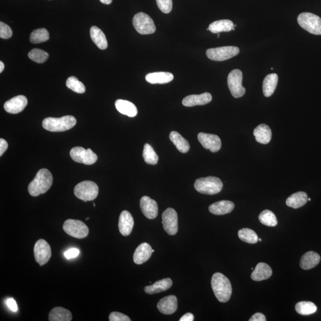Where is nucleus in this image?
<instances>
[{"label":"nucleus","instance_id":"obj_6","mask_svg":"<svg viewBox=\"0 0 321 321\" xmlns=\"http://www.w3.org/2000/svg\"><path fill=\"white\" fill-rule=\"evenodd\" d=\"M297 22L303 29L312 34L321 35V19L311 13H302L297 17Z\"/></svg>","mask_w":321,"mask_h":321},{"label":"nucleus","instance_id":"obj_16","mask_svg":"<svg viewBox=\"0 0 321 321\" xmlns=\"http://www.w3.org/2000/svg\"><path fill=\"white\" fill-rule=\"evenodd\" d=\"M27 105L28 100L26 97L23 95H18L5 102L4 108L5 111L10 114H18L22 112Z\"/></svg>","mask_w":321,"mask_h":321},{"label":"nucleus","instance_id":"obj_27","mask_svg":"<svg viewBox=\"0 0 321 321\" xmlns=\"http://www.w3.org/2000/svg\"><path fill=\"white\" fill-rule=\"evenodd\" d=\"M172 282L170 278L160 279L154 284L145 287V292L148 294H157L169 289L172 286Z\"/></svg>","mask_w":321,"mask_h":321},{"label":"nucleus","instance_id":"obj_17","mask_svg":"<svg viewBox=\"0 0 321 321\" xmlns=\"http://www.w3.org/2000/svg\"><path fill=\"white\" fill-rule=\"evenodd\" d=\"M177 297L169 295L160 299L157 304V308L160 313L165 315L173 314L177 309Z\"/></svg>","mask_w":321,"mask_h":321},{"label":"nucleus","instance_id":"obj_30","mask_svg":"<svg viewBox=\"0 0 321 321\" xmlns=\"http://www.w3.org/2000/svg\"><path fill=\"white\" fill-rule=\"evenodd\" d=\"M308 201V195L304 192H298L291 195L286 200L288 207L297 209L307 203Z\"/></svg>","mask_w":321,"mask_h":321},{"label":"nucleus","instance_id":"obj_4","mask_svg":"<svg viewBox=\"0 0 321 321\" xmlns=\"http://www.w3.org/2000/svg\"><path fill=\"white\" fill-rule=\"evenodd\" d=\"M194 187L202 194L213 195L221 191L223 184L219 178L209 176L196 180Z\"/></svg>","mask_w":321,"mask_h":321},{"label":"nucleus","instance_id":"obj_13","mask_svg":"<svg viewBox=\"0 0 321 321\" xmlns=\"http://www.w3.org/2000/svg\"><path fill=\"white\" fill-rule=\"evenodd\" d=\"M162 219L163 227L166 233L173 236L177 233L178 215L176 211L172 208H167L162 214Z\"/></svg>","mask_w":321,"mask_h":321},{"label":"nucleus","instance_id":"obj_12","mask_svg":"<svg viewBox=\"0 0 321 321\" xmlns=\"http://www.w3.org/2000/svg\"><path fill=\"white\" fill-rule=\"evenodd\" d=\"M34 251L35 261L40 266L46 264L52 257V249L49 243L44 239L36 242Z\"/></svg>","mask_w":321,"mask_h":321},{"label":"nucleus","instance_id":"obj_54","mask_svg":"<svg viewBox=\"0 0 321 321\" xmlns=\"http://www.w3.org/2000/svg\"><path fill=\"white\" fill-rule=\"evenodd\" d=\"M94 207H95V204L94 203Z\"/></svg>","mask_w":321,"mask_h":321},{"label":"nucleus","instance_id":"obj_50","mask_svg":"<svg viewBox=\"0 0 321 321\" xmlns=\"http://www.w3.org/2000/svg\"><path fill=\"white\" fill-rule=\"evenodd\" d=\"M4 69V64L2 61H0V73H2Z\"/></svg>","mask_w":321,"mask_h":321},{"label":"nucleus","instance_id":"obj_38","mask_svg":"<svg viewBox=\"0 0 321 321\" xmlns=\"http://www.w3.org/2000/svg\"><path fill=\"white\" fill-rule=\"evenodd\" d=\"M259 219L261 224L268 227H275L278 224L275 214L272 211L268 210L263 211L260 214Z\"/></svg>","mask_w":321,"mask_h":321},{"label":"nucleus","instance_id":"obj_44","mask_svg":"<svg viewBox=\"0 0 321 321\" xmlns=\"http://www.w3.org/2000/svg\"><path fill=\"white\" fill-rule=\"evenodd\" d=\"M80 254V251L78 249L76 248H71L68 249V251L64 252V255L67 260H70V259L76 258L78 257Z\"/></svg>","mask_w":321,"mask_h":321},{"label":"nucleus","instance_id":"obj_1","mask_svg":"<svg viewBox=\"0 0 321 321\" xmlns=\"http://www.w3.org/2000/svg\"><path fill=\"white\" fill-rule=\"evenodd\" d=\"M53 182V177L51 172L46 168L40 169L37 172L34 179L29 184V194L35 197L44 194L52 187Z\"/></svg>","mask_w":321,"mask_h":321},{"label":"nucleus","instance_id":"obj_40","mask_svg":"<svg viewBox=\"0 0 321 321\" xmlns=\"http://www.w3.org/2000/svg\"><path fill=\"white\" fill-rule=\"evenodd\" d=\"M28 56L31 60L37 63H44L49 57V54L44 51L35 49H33L28 53Z\"/></svg>","mask_w":321,"mask_h":321},{"label":"nucleus","instance_id":"obj_53","mask_svg":"<svg viewBox=\"0 0 321 321\" xmlns=\"http://www.w3.org/2000/svg\"><path fill=\"white\" fill-rule=\"evenodd\" d=\"M89 219V218H86V221H87V220H88Z\"/></svg>","mask_w":321,"mask_h":321},{"label":"nucleus","instance_id":"obj_29","mask_svg":"<svg viewBox=\"0 0 321 321\" xmlns=\"http://www.w3.org/2000/svg\"><path fill=\"white\" fill-rule=\"evenodd\" d=\"M92 40L100 50H106L108 47V42L104 33L97 26H92L90 29Z\"/></svg>","mask_w":321,"mask_h":321},{"label":"nucleus","instance_id":"obj_19","mask_svg":"<svg viewBox=\"0 0 321 321\" xmlns=\"http://www.w3.org/2000/svg\"><path fill=\"white\" fill-rule=\"evenodd\" d=\"M212 95L208 92L201 95H189L184 98L182 104L185 107H194L196 106H204L210 103L212 101Z\"/></svg>","mask_w":321,"mask_h":321},{"label":"nucleus","instance_id":"obj_45","mask_svg":"<svg viewBox=\"0 0 321 321\" xmlns=\"http://www.w3.org/2000/svg\"><path fill=\"white\" fill-rule=\"evenodd\" d=\"M6 305H7L10 310L12 312H16L17 311V305L15 300L13 298H10L6 300Z\"/></svg>","mask_w":321,"mask_h":321},{"label":"nucleus","instance_id":"obj_15","mask_svg":"<svg viewBox=\"0 0 321 321\" xmlns=\"http://www.w3.org/2000/svg\"><path fill=\"white\" fill-rule=\"evenodd\" d=\"M140 207L142 212L147 218L153 219L157 216L159 207L157 202L148 196H143L140 201Z\"/></svg>","mask_w":321,"mask_h":321},{"label":"nucleus","instance_id":"obj_21","mask_svg":"<svg viewBox=\"0 0 321 321\" xmlns=\"http://www.w3.org/2000/svg\"><path fill=\"white\" fill-rule=\"evenodd\" d=\"M234 208L233 202L229 201H221L211 204L209 207V211L214 215H222L230 213Z\"/></svg>","mask_w":321,"mask_h":321},{"label":"nucleus","instance_id":"obj_5","mask_svg":"<svg viewBox=\"0 0 321 321\" xmlns=\"http://www.w3.org/2000/svg\"><path fill=\"white\" fill-rule=\"evenodd\" d=\"M98 193L99 188L97 184L92 181H82L77 184L74 189V193L76 197L84 202L94 200Z\"/></svg>","mask_w":321,"mask_h":321},{"label":"nucleus","instance_id":"obj_20","mask_svg":"<svg viewBox=\"0 0 321 321\" xmlns=\"http://www.w3.org/2000/svg\"><path fill=\"white\" fill-rule=\"evenodd\" d=\"M153 249L147 243H143L136 248L133 255V261L136 264L141 265L145 263L151 257Z\"/></svg>","mask_w":321,"mask_h":321},{"label":"nucleus","instance_id":"obj_7","mask_svg":"<svg viewBox=\"0 0 321 321\" xmlns=\"http://www.w3.org/2000/svg\"><path fill=\"white\" fill-rule=\"evenodd\" d=\"M133 25L136 31L141 35L153 34L156 31L153 20L148 14L142 12L135 15Z\"/></svg>","mask_w":321,"mask_h":321},{"label":"nucleus","instance_id":"obj_32","mask_svg":"<svg viewBox=\"0 0 321 321\" xmlns=\"http://www.w3.org/2000/svg\"><path fill=\"white\" fill-rule=\"evenodd\" d=\"M234 28V24L230 20H220L211 23L208 31L213 34H218L222 32H230Z\"/></svg>","mask_w":321,"mask_h":321},{"label":"nucleus","instance_id":"obj_41","mask_svg":"<svg viewBox=\"0 0 321 321\" xmlns=\"http://www.w3.org/2000/svg\"><path fill=\"white\" fill-rule=\"evenodd\" d=\"M158 7L163 13H170L172 8V0H156Z\"/></svg>","mask_w":321,"mask_h":321},{"label":"nucleus","instance_id":"obj_3","mask_svg":"<svg viewBox=\"0 0 321 321\" xmlns=\"http://www.w3.org/2000/svg\"><path fill=\"white\" fill-rule=\"evenodd\" d=\"M76 122L75 117L71 115H65L60 118L47 117L43 121V127L50 132H64L75 126Z\"/></svg>","mask_w":321,"mask_h":321},{"label":"nucleus","instance_id":"obj_33","mask_svg":"<svg viewBox=\"0 0 321 321\" xmlns=\"http://www.w3.org/2000/svg\"><path fill=\"white\" fill-rule=\"evenodd\" d=\"M169 139L176 147L178 151L181 153H186L190 150L189 142L184 139L182 136L175 131H172L169 134Z\"/></svg>","mask_w":321,"mask_h":321},{"label":"nucleus","instance_id":"obj_31","mask_svg":"<svg viewBox=\"0 0 321 321\" xmlns=\"http://www.w3.org/2000/svg\"><path fill=\"white\" fill-rule=\"evenodd\" d=\"M49 320L50 321H70L72 320V314L66 309L56 307L50 311Z\"/></svg>","mask_w":321,"mask_h":321},{"label":"nucleus","instance_id":"obj_22","mask_svg":"<svg viewBox=\"0 0 321 321\" xmlns=\"http://www.w3.org/2000/svg\"><path fill=\"white\" fill-rule=\"evenodd\" d=\"M271 268L268 265L260 263L255 267V269L252 273L251 278L253 280L261 281L268 279L272 275Z\"/></svg>","mask_w":321,"mask_h":321},{"label":"nucleus","instance_id":"obj_39","mask_svg":"<svg viewBox=\"0 0 321 321\" xmlns=\"http://www.w3.org/2000/svg\"><path fill=\"white\" fill-rule=\"evenodd\" d=\"M66 86L68 88L76 93L83 94L86 91L85 86L83 83L74 76L68 77L66 81Z\"/></svg>","mask_w":321,"mask_h":321},{"label":"nucleus","instance_id":"obj_18","mask_svg":"<svg viewBox=\"0 0 321 321\" xmlns=\"http://www.w3.org/2000/svg\"><path fill=\"white\" fill-rule=\"evenodd\" d=\"M134 226V219L129 211H123L119 217L118 228L120 233L127 236L132 233Z\"/></svg>","mask_w":321,"mask_h":321},{"label":"nucleus","instance_id":"obj_24","mask_svg":"<svg viewBox=\"0 0 321 321\" xmlns=\"http://www.w3.org/2000/svg\"><path fill=\"white\" fill-rule=\"evenodd\" d=\"M254 135L258 142L262 144H267L272 138L271 130L268 125L261 124L255 128Z\"/></svg>","mask_w":321,"mask_h":321},{"label":"nucleus","instance_id":"obj_14","mask_svg":"<svg viewBox=\"0 0 321 321\" xmlns=\"http://www.w3.org/2000/svg\"><path fill=\"white\" fill-rule=\"evenodd\" d=\"M199 142L204 148L212 153H216L221 148V141L218 136L213 134L199 133L198 135Z\"/></svg>","mask_w":321,"mask_h":321},{"label":"nucleus","instance_id":"obj_2","mask_svg":"<svg viewBox=\"0 0 321 321\" xmlns=\"http://www.w3.org/2000/svg\"><path fill=\"white\" fill-rule=\"evenodd\" d=\"M211 287L218 301L225 303L230 300L232 294L231 282L222 273H214L211 279Z\"/></svg>","mask_w":321,"mask_h":321},{"label":"nucleus","instance_id":"obj_43","mask_svg":"<svg viewBox=\"0 0 321 321\" xmlns=\"http://www.w3.org/2000/svg\"><path fill=\"white\" fill-rule=\"evenodd\" d=\"M110 321H130V318L127 315L118 312H113L109 316Z\"/></svg>","mask_w":321,"mask_h":321},{"label":"nucleus","instance_id":"obj_46","mask_svg":"<svg viewBox=\"0 0 321 321\" xmlns=\"http://www.w3.org/2000/svg\"><path fill=\"white\" fill-rule=\"evenodd\" d=\"M8 148V144L7 141L4 139H0V156H2Z\"/></svg>","mask_w":321,"mask_h":321},{"label":"nucleus","instance_id":"obj_37","mask_svg":"<svg viewBox=\"0 0 321 321\" xmlns=\"http://www.w3.org/2000/svg\"><path fill=\"white\" fill-rule=\"evenodd\" d=\"M143 157L145 162L148 164L156 165L159 161V156L154 150L153 147L148 144L144 145V151H143Z\"/></svg>","mask_w":321,"mask_h":321},{"label":"nucleus","instance_id":"obj_26","mask_svg":"<svg viewBox=\"0 0 321 321\" xmlns=\"http://www.w3.org/2000/svg\"><path fill=\"white\" fill-rule=\"evenodd\" d=\"M115 106L118 112L128 117H134L138 114V109L135 104L130 101L118 100L115 101Z\"/></svg>","mask_w":321,"mask_h":321},{"label":"nucleus","instance_id":"obj_47","mask_svg":"<svg viewBox=\"0 0 321 321\" xmlns=\"http://www.w3.org/2000/svg\"><path fill=\"white\" fill-rule=\"evenodd\" d=\"M249 321H266V317H265V315L261 313H257L255 314L251 318V319L249 320Z\"/></svg>","mask_w":321,"mask_h":321},{"label":"nucleus","instance_id":"obj_35","mask_svg":"<svg viewBox=\"0 0 321 321\" xmlns=\"http://www.w3.org/2000/svg\"><path fill=\"white\" fill-rule=\"evenodd\" d=\"M50 39L49 31L46 28H40L34 30L31 33L30 41L33 44L44 43Z\"/></svg>","mask_w":321,"mask_h":321},{"label":"nucleus","instance_id":"obj_52","mask_svg":"<svg viewBox=\"0 0 321 321\" xmlns=\"http://www.w3.org/2000/svg\"><path fill=\"white\" fill-rule=\"evenodd\" d=\"M308 201H311V198H309V199H308Z\"/></svg>","mask_w":321,"mask_h":321},{"label":"nucleus","instance_id":"obj_11","mask_svg":"<svg viewBox=\"0 0 321 321\" xmlns=\"http://www.w3.org/2000/svg\"><path fill=\"white\" fill-rule=\"evenodd\" d=\"M70 155L74 161L85 165L93 164L98 160L97 154L89 148L85 150L82 147H74L71 149Z\"/></svg>","mask_w":321,"mask_h":321},{"label":"nucleus","instance_id":"obj_34","mask_svg":"<svg viewBox=\"0 0 321 321\" xmlns=\"http://www.w3.org/2000/svg\"><path fill=\"white\" fill-rule=\"evenodd\" d=\"M297 313L302 315H309L315 313L317 311V306L311 302H300L295 306Z\"/></svg>","mask_w":321,"mask_h":321},{"label":"nucleus","instance_id":"obj_49","mask_svg":"<svg viewBox=\"0 0 321 321\" xmlns=\"http://www.w3.org/2000/svg\"><path fill=\"white\" fill-rule=\"evenodd\" d=\"M100 1L103 3L104 4H110L112 1V0H100Z\"/></svg>","mask_w":321,"mask_h":321},{"label":"nucleus","instance_id":"obj_48","mask_svg":"<svg viewBox=\"0 0 321 321\" xmlns=\"http://www.w3.org/2000/svg\"><path fill=\"white\" fill-rule=\"evenodd\" d=\"M194 320V316L191 313H187L183 315L180 319V321H193Z\"/></svg>","mask_w":321,"mask_h":321},{"label":"nucleus","instance_id":"obj_9","mask_svg":"<svg viewBox=\"0 0 321 321\" xmlns=\"http://www.w3.org/2000/svg\"><path fill=\"white\" fill-rule=\"evenodd\" d=\"M62 228L68 235L76 239H81L88 236V226L80 220L68 219L64 222Z\"/></svg>","mask_w":321,"mask_h":321},{"label":"nucleus","instance_id":"obj_8","mask_svg":"<svg viewBox=\"0 0 321 321\" xmlns=\"http://www.w3.org/2000/svg\"><path fill=\"white\" fill-rule=\"evenodd\" d=\"M239 48L233 46H227L210 49L207 51L206 54L211 60L222 61L233 58L239 54Z\"/></svg>","mask_w":321,"mask_h":321},{"label":"nucleus","instance_id":"obj_42","mask_svg":"<svg viewBox=\"0 0 321 321\" xmlns=\"http://www.w3.org/2000/svg\"><path fill=\"white\" fill-rule=\"evenodd\" d=\"M13 35L10 27L2 22H0V37L4 40L10 38Z\"/></svg>","mask_w":321,"mask_h":321},{"label":"nucleus","instance_id":"obj_25","mask_svg":"<svg viewBox=\"0 0 321 321\" xmlns=\"http://www.w3.org/2000/svg\"><path fill=\"white\" fill-rule=\"evenodd\" d=\"M146 80L151 84H165L172 81L173 74L169 72H154L149 73L145 77Z\"/></svg>","mask_w":321,"mask_h":321},{"label":"nucleus","instance_id":"obj_28","mask_svg":"<svg viewBox=\"0 0 321 321\" xmlns=\"http://www.w3.org/2000/svg\"><path fill=\"white\" fill-rule=\"evenodd\" d=\"M278 81V77L275 73L268 74L265 77L263 85V93L265 97H269L274 93Z\"/></svg>","mask_w":321,"mask_h":321},{"label":"nucleus","instance_id":"obj_10","mask_svg":"<svg viewBox=\"0 0 321 321\" xmlns=\"http://www.w3.org/2000/svg\"><path fill=\"white\" fill-rule=\"evenodd\" d=\"M243 73L239 69L232 70L227 77V85L231 94L235 98L243 96L246 89L242 86Z\"/></svg>","mask_w":321,"mask_h":321},{"label":"nucleus","instance_id":"obj_36","mask_svg":"<svg viewBox=\"0 0 321 321\" xmlns=\"http://www.w3.org/2000/svg\"><path fill=\"white\" fill-rule=\"evenodd\" d=\"M239 239L244 242L249 244H255L258 242V236L257 233L251 229L245 228L241 229L238 232Z\"/></svg>","mask_w":321,"mask_h":321},{"label":"nucleus","instance_id":"obj_23","mask_svg":"<svg viewBox=\"0 0 321 321\" xmlns=\"http://www.w3.org/2000/svg\"><path fill=\"white\" fill-rule=\"evenodd\" d=\"M320 260L319 254L313 251H309L302 256L300 262V266L303 269H311L318 266Z\"/></svg>","mask_w":321,"mask_h":321},{"label":"nucleus","instance_id":"obj_51","mask_svg":"<svg viewBox=\"0 0 321 321\" xmlns=\"http://www.w3.org/2000/svg\"><path fill=\"white\" fill-rule=\"evenodd\" d=\"M258 241H260V242H261L262 239H258Z\"/></svg>","mask_w":321,"mask_h":321}]
</instances>
